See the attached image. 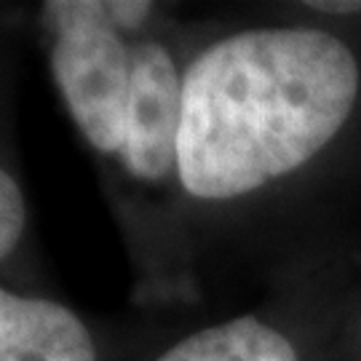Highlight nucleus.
Here are the masks:
<instances>
[{
  "label": "nucleus",
  "mask_w": 361,
  "mask_h": 361,
  "mask_svg": "<svg viewBox=\"0 0 361 361\" xmlns=\"http://www.w3.org/2000/svg\"><path fill=\"white\" fill-rule=\"evenodd\" d=\"M359 62L332 32L257 27L214 40L182 70L177 182L235 201L305 166L359 99Z\"/></svg>",
  "instance_id": "obj_1"
},
{
  "label": "nucleus",
  "mask_w": 361,
  "mask_h": 361,
  "mask_svg": "<svg viewBox=\"0 0 361 361\" xmlns=\"http://www.w3.org/2000/svg\"><path fill=\"white\" fill-rule=\"evenodd\" d=\"M140 0H51L40 25L54 86L83 142L102 158L123 150L134 46L153 19Z\"/></svg>",
  "instance_id": "obj_2"
},
{
  "label": "nucleus",
  "mask_w": 361,
  "mask_h": 361,
  "mask_svg": "<svg viewBox=\"0 0 361 361\" xmlns=\"http://www.w3.org/2000/svg\"><path fill=\"white\" fill-rule=\"evenodd\" d=\"M182 70L164 40L140 35L134 46L131 99L118 166L147 185L177 182Z\"/></svg>",
  "instance_id": "obj_3"
},
{
  "label": "nucleus",
  "mask_w": 361,
  "mask_h": 361,
  "mask_svg": "<svg viewBox=\"0 0 361 361\" xmlns=\"http://www.w3.org/2000/svg\"><path fill=\"white\" fill-rule=\"evenodd\" d=\"M0 361H99L75 310L0 284Z\"/></svg>",
  "instance_id": "obj_4"
},
{
  "label": "nucleus",
  "mask_w": 361,
  "mask_h": 361,
  "mask_svg": "<svg viewBox=\"0 0 361 361\" xmlns=\"http://www.w3.org/2000/svg\"><path fill=\"white\" fill-rule=\"evenodd\" d=\"M155 361H300V356L276 326L257 316H238L182 337Z\"/></svg>",
  "instance_id": "obj_5"
},
{
  "label": "nucleus",
  "mask_w": 361,
  "mask_h": 361,
  "mask_svg": "<svg viewBox=\"0 0 361 361\" xmlns=\"http://www.w3.org/2000/svg\"><path fill=\"white\" fill-rule=\"evenodd\" d=\"M27 231V201L19 182L0 164V262L19 249Z\"/></svg>",
  "instance_id": "obj_6"
},
{
  "label": "nucleus",
  "mask_w": 361,
  "mask_h": 361,
  "mask_svg": "<svg viewBox=\"0 0 361 361\" xmlns=\"http://www.w3.org/2000/svg\"><path fill=\"white\" fill-rule=\"evenodd\" d=\"M313 11H326V13H359L361 11V0L356 3H308Z\"/></svg>",
  "instance_id": "obj_7"
}]
</instances>
